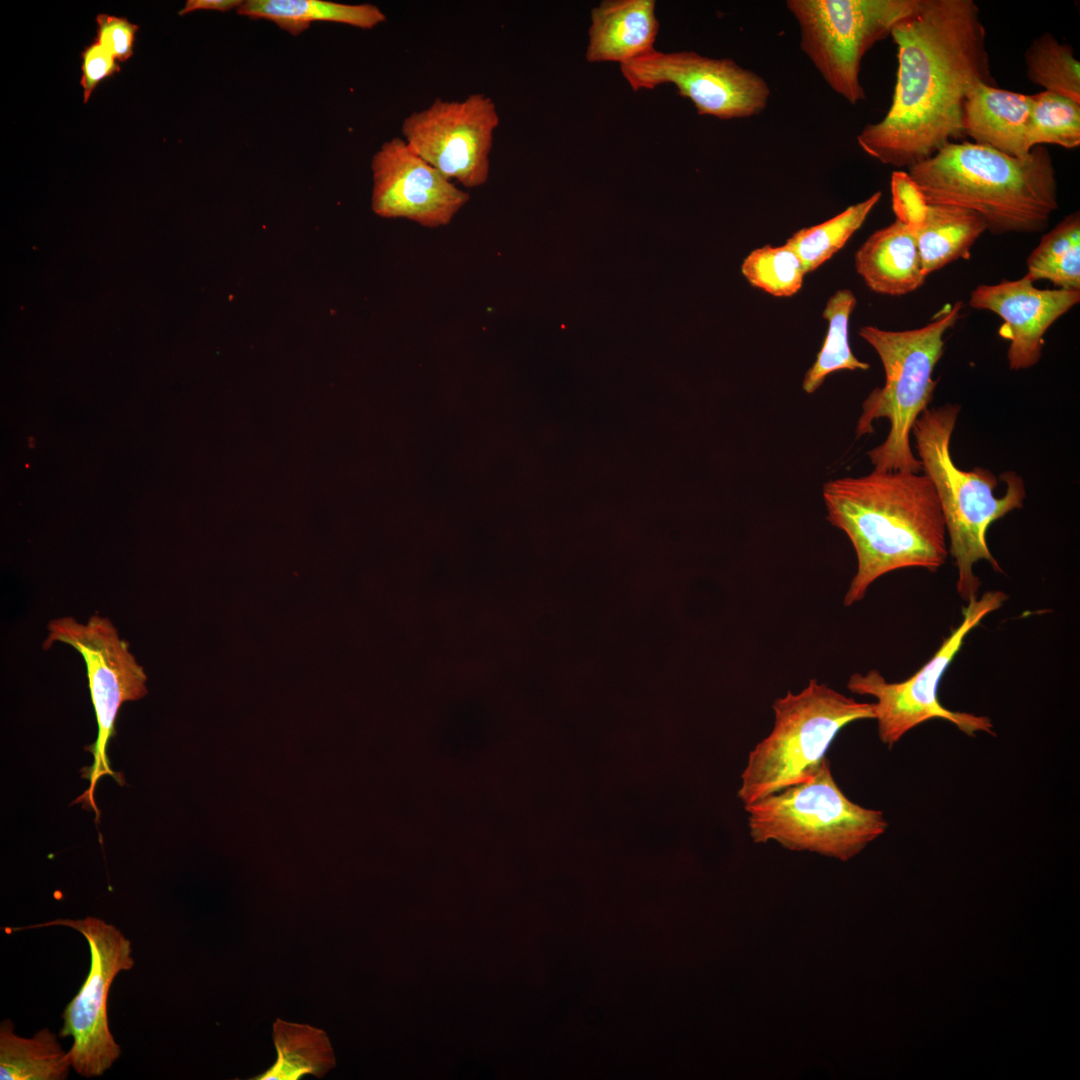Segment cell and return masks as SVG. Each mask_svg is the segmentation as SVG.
I'll use <instances>...</instances> for the list:
<instances>
[{"mask_svg":"<svg viewBox=\"0 0 1080 1080\" xmlns=\"http://www.w3.org/2000/svg\"><path fill=\"white\" fill-rule=\"evenodd\" d=\"M961 407L947 403L927 408L915 421V438L922 471L936 490L949 535V552L957 568L956 589L965 602L978 597L980 579L974 565L987 561L998 572L1002 569L986 540L989 526L1014 509L1022 508L1026 490L1022 478L1007 471L999 479L1007 484L1004 496L994 494L998 478L989 470L976 467L959 469L950 453V442Z\"/></svg>","mask_w":1080,"mask_h":1080,"instance_id":"cell-4","label":"cell"},{"mask_svg":"<svg viewBox=\"0 0 1080 1080\" xmlns=\"http://www.w3.org/2000/svg\"><path fill=\"white\" fill-rule=\"evenodd\" d=\"M29 445H30V447H34V446H35V442H34V439H33V438H30V439H29Z\"/></svg>","mask_w":1080,"mask_h":1080,"instance_id":"cell-33","label":"cell"},{"mask_svg":"<svg viewBox=\"0 0 1080 1080\" xmlns=\"http://www.w3.org/2000/svg\"><path fill=\"white\" fill-rule=\"evenodd\" d=\"M1024 60L1027 78L1033 84L1080 102V62L1070 44L1043 33L1030 43Z\"/></svg>","mask_w":1080,"mask_h":1080,"instance_id":"cell-26","label":"cell"},{"mask_svg":"<svg viewBox=\"0 0 1080 1080\" xmlns=\"http://www.w3.org/2000/svg\"><path fill=\"white\" fill-rule=\"evenodd\" d=\"M371 169V207L383 218H404L437 228L449 224L470 198L403 138L384 142L372 157Z\"/></svg>","mask_w":1080,"mask_h":1080,"instance_id":"cell-14","label":"cell"},{"mask_svg":"<svg viewBox=\"0 0 1080 1080\" xmlns=\"http://www.w3.org/2000/svg\"><path fill=\"white\" fill-rule=\"evenodd\" d=\"M855 268L874 292L900 296L926 280L914 233L895 220L871 234L855 254Z\"/></svg>","mask_w":1080,"mask_h":1080,"instance_id":"cell-18","label":"cell"},{"mask_svg":"<svg viewBox=\"0 0 1080 1080\" xmlns=\"http://www.w3.org/2000/svg\"><path fill=\"white\" fill-rule=\"evenodd\" d=\"M499 115L494 101L483 93L462 100L437 98L407 116L403 139L428 164L465 188L486 183L490 152Z\"/></svg>","mask_w":1080,"mask_h":1080,"instance_id":"cell-13","label":"cell"},{"mask_svg":"<svg viewBox=\"0 0 1080 1080\" xmlns=\"http://www.w3.org/2000/svg\"><path fill=\"white\" fill-rule=\"evenodd\" d=\"M47 629L44 649H49L55 642L66 643L81 654L86 665L98 734L96 741L85 747L93 754L92 766L84 770V777L90 784L76 803L81 802L83 807L92 809L98 822L100 811L94 800L98 780L108 775L120 785L124 783L122 777L112 771L107 755L109 741L116 734L119 709L123 703L139 700L147 694V676L130 652L128 642L119 637L108 618L92 615L83 624L65 616L50 621Z\"/></svg>","mask_w":1080,"mask_h":1080,"instance_id":"cell-10","label":"cell"},{"mask_svg":"<svg viewBox=\"0 0 1080 1080\" xmlns=\"http://www.w3.org/2000/svg\"><path fill=\"white\" fill-rule=\"evenodd\" d=\"M71 1061L57 1036L42 1028L32 1037L19 1036L11 1020L0 1024L1 1080H65Z\"/></svg>","mask_w":1080,"mask_h":1080,"instance_id":"cell-22","label":"cell"},{"mask_svg":"<svg viewBox=\"0 0 1080 1080\" xmlns=\"http://www.w3.org/2000/svg\"><path fill=\"white\" fill-rule=\"evenodd\" d=\"M237 13L250 19L271 21L293 36H298L314 22H334L372 29L386 21L385 14L374 4L323 0H245Z\"/></svg>","mask_w":1080,"mask_h":1080,"instance_id":"cell-20","label":"cell"},{"mask_svg":"<svg viewBox=\"0 0 1080 1080\" xmlns=\"http://www.w3.org/2000/svg\"><path fill=\"white\" fill-rule=\"evenodd\" d=\"M911 231L917 241L923 273L928 277L953 261L969 259L974 243L987 227L979 215L968 209L928 204L921 221Z\"/></svg>","mask_w":1080,"mask_h":1080,"instance_id":"cell-19","label":"cell"},{"mask_svg":"<svg viewBox=\"0 0 1080 1080\" xmlns=\"http://www.w3.org/2000/svg\"><path fill=\"white\" fill-rule=\"evenodd\" d=\"M916 0H788L800 48L827 85L848 103L866 98L860 80L865 54L891 35Z\"/></svg>","mask_w":1080,"mask_h":1080,"instance_id":"cell-8","label":"cell"},{"mask_svg":"<svg viewBox=\"0 0 1080 1080\" xmlns=\"http://www.w3.org/2000/svg\"><path fill=\"white\" fill-rule=\"evenodd\" d=\"M49 926H64L79 932L88 943L90 967L78 993L62 1014L60 1037H71L68 1051L72 1068L86 1078L102 1076L121 1054L108 1021V996L111 984L122 971L134 966L130 941L114 925L87 916L83 919H55L21 928L20 931Z\"/></svg>","mask_w":1080,"mask_h":1080,"instance_id":"cell-11","label":"cell"},{"mask_svg":"<svg viewBox=\"0 0 1080 1080\" xmlns=\"http://www.w3.org/2000/svg\"><path fill=\"white\" fill-rule=\"evenodd\" d=\"M963 303L946 306L920 328L889 331L876 326L860 327L858 334L879 355L885 383L873 389L862 404L856 435L873 432V421L886 418L890 430L885 441L867 455L874 470L885 472L922 471L921 462L910 445V433L917 418L933 399L938 379L934 368L944 350V335L960 317Z\"/></svg>","mask_w":1080,"mask_h":1080,"instance_id":"cell-5","label":"cell"},{"mask_svg":"<svg viewBox=\"0 0 1080 1080\" xmlns=\"http://www.w3.org/2000/svg\"><path fill=\"white\" fill-rule=\"evenodd\" d=\"M84 103H87L98 84L120 71L117 60L97 41L86 46L81 53Z\"/></svg>","mask_w":1080,"mask_h":1080,"instance_id":"cell-31","label":"cell"},{"mask_svg":"<svg viewBox=\"0 0 1080 1080\" xmlns=\"http://www.w3.org/2000/svg\"><path fill=\"white\" fill-rule=\"evenodd\" d=\"M741 271L752 286L776 297L795 295L806 274L801 259L787 244L753 250L744 259Z\"/></svg>","mask_w":1080,"mask_h":1080,"instance_id":"cell-28","label":"cell"},{"mask_svg":"<svg viewBox=\"0 0 1080 1080\" xmlns=\"http://www.w3.org/2000/svg\"><path fill=\"white\" fill-rule=\"evenodd\" d=\"M907 173L928 204L968 209L996 235L1043 231L1059 206L1053 159L1043 146L1017 158L974 142H951Z\"/></svg>","mask_w":1080,"mask_h":1080,"instance_id":"cell-3","label":"cell"},{"mask_svg":"<svg viewBox=\"0 0 1080 1080\" xmlns=\"http://www.w3.org/2000/svg\"><path fill=\"white\" fill-rule=\"evenodd\" d=\"M96 24L95 41L117 61H126L133 55L138 25L129 22L126 18L108 14L97 15Z\"/></svg>","mask_w":1080,"mask_h":1080,"instance_id":"cell-30","label":"cell"},{"mask_svg":"<svg viewBox=\"0 0 1080 1080\" xmlns=\"http://www.w3.org/2000/svg\"><path fill=\"white\" fill-rule=\"evenodd\" d=\"M1023 276L997 284L978 285L971 307L997 314L1004 324L999 334L1009 340L1007 358L1012 370L1028 369L1041 358L1049 327L1080 302V291L1039 289Z\"/></svg>","mask_w":1080,"mask_h":1080,"instance_id":"cell-15","label":"cell"},{"mask_svg":"<svg viewBox=\"0 0 1080 1080\" xmlns=\"http://www.w3.org/2000/svg\"><path fill=\"white\" fill-rule=\"evenodd\" d=\"M772 709L774 726L750 751L741 775L738 796L745 805L811 780L845 726L875 718L873 703L858 702L817 679L775 699Z\"/></svg>","mask_w":1080,"mask_h":1080,"instance_id":"cell-6","label":"cell"},{"mask_svg":"<svg viewBox=\"0 0 1080 1080\" xmlns=\"http://www.w3.org/2000/svg\"><path fill=\"white\" fill-rule=\"evenodd\" d=\"M1007 599L1002 591H987L973 598L963 608L957 628L944 639L938 650L916 673L901 682H888L878 670L853 673L847 682L850 692L876 699L874 714L880 741L892 748L906 733L931 719L954 724L968 736L978 732L994 734L989 717L952 711L939 701V684L966 636Z\"/></svg>","mask_w":1080,"mask_h":1080,"instance_id":"cell-9","label":"cell"},{"mask_svg":"<svg viewBox=\"0 0 1080 1080\" xmlns=\"http://www.w3.org/2000/svg\"><path fill=\"white\" fill-rule=\"evenodd\" d=\"M856 304L857 299L849 289H840L827 300L823 317L828 321V331L815 362L803 378L802 389L806 393H814L833 372L869 369V364L857 359L849 345V320Z\"/></svg>","mask_w":1080,"mask_h":1080,"instance_id":"cell-24","label":"cell"},{"mask_svg":"<svg viewBox=\"0 0 1080 1080\" xmlns=\"http://www.w3.org/2000/svg\"><path fill=\"white\" fill-rule=\"evenodd\" d=\"M620 70L635 91L672 84L699 115L724 120L759 115L771 95L765 79L752 70L732 59L710 58L694 51L653 49L621 64Z\"/></svg>","mask_w":1080,"mask_h":1080,"instance_id":"cell-12","label":"cell"},{"mask_svg":"<svg viewBox=\"0 0 1080 1080\" xmlns=\"http://www.w3.org/2000/svg\"><path fill=\"white\" fill-rule=\"evenodd\" d=\"M891 194L896 219L913 229L928 206L921 190L907 172L895 171L891 176Z\"/></svg>","mask_w":1080,"mask_h":1080,"instance_id":"cell-29","label":"cell"},{"mask_svg":"<svg viewBox=\"0 0 1080 1080\" xmlns=\"http://www.w3.org/2000/svg\"><path fill=\"white\" fill-rule=\"evenodd\" d=\"M654 0H604L591 10L588 62L636 59L654 48L659 31Z\"/></svg>","mask_w":1080,"mask_h":1080,"instance_id":"cell-16","label":"cell"},{"mask_svg":"<svg viewBox=\"0 0 1080 1080\" xmlns=\"http://www.w3.org/2000/svg\"><path fill=\"white\" fill-rule=\"evenodd\" d=\"M1027 273L1031 282L1048 280L1058 289L1080 291V214L1075 211L1063 218L1028 256Z\"/></svg>","mask_w":1080,"mask_h":1080,"instance_id":"cell-23","label":"cell"},{"mask_svg":"<svg viewBox=\"0 0 1080 1080\" xmlns=\"http://www.w3.org/2000/svg\"><path fill=\"white\" fill-rule=\"evenodd\" d=\"M1031 102V95L980 83L964 104V134L974 143L1024 158L1030 153L1026 139Z\"/></svg>","mask_w":1080,"mask_h":1080,"instance_id":"cell-17","label":"cell"},{"mask_svg":"<svg viewBox=\"0 0 1080 1080\" xmlns=\"http://www.w3.org/2000/svg\"><path fill=\"white\" fill-rule=\"evenodd\" d=\"M1027 147L1055 144L1065 149L1080 146V102L1042 91L1031 95Z\"/></svg>","mask_w":1080,"mask_h":1080,"instance_id":"cell-27","label":"cell"},{"mask_svg":"<svg viewBox=\"0 0 1080 1080\" xmlns=\"http://www.w3.org/2000/svg\"><path fill=\"white\" fill-rule=\"evenodd\" d=\"M272 1038L277 1058L252 1080H299L309 1075L322 1078L335 1066L330 1040L320 1028L278 1018L273 1023Z\"/></svg>","mask_w":1080,"mask_h":1080,"instance_id":"cell-21","label":"cell"},{"mask_svg":"<svg viewBox=\"0 0 1080 1080\" xmlns=\"http://www.w3.org/2000/svg\"><path fill=\"white\" fill-rule=\"evenodd\" d=\"M243 0H188L179 11V15H185L198 10H213L227 12L238 9Z\"/></svg>","mask_w":1080,"mask_h":1080,"instance_id":"cell-32","label":"cell"},{"mask_svg":"<svg viewBox=\"0 0 1080 1080\" xmlns=\"http://www.w3.org/2000/svg\"><path fill=\"white\" fill-rule=\"evenodd\" d=\"M890 36L898 59L892 102L882 120L861 130L857 143L884 165L910 168L965 136L969 93L995 80L973 0H916Z\"/></svg>","mask_w":1080,"mask_h":1080,"instance_id":"cell-1","label":"cell"},{"mask_svg":"<svg viewBox=\"0 0 1080 1080\" xmlns=\"http://www.w3.org/2000/svg\"><path fill=\"white\" fill-rule=\"evenodd\" d=\"M745 810L755 843L776 841L790 850L843 861L860 853L888 828L882 811L847 798L827 758L811 780L745 805Z\"/></svg>","mask_w":1080,"mask_h":1080,"instance_id":"cell-7","label":"cell"},{"mask_svg":"<svg viewBox=\"0 0 1080 1080\" xmlns=\"http://www.w3.org/2000/svg\"><path fill=\"white\" fill-rule=\"evenodd\" d=\"M880 198L881 192L877 191L823 223L796 231L785 244L797 253L806 273L812 272L845 246Z\"/></svg>","mask_w":1080,"mask_h":1080,"instance_id":"cell-25","label":"cell"},{"mask_svg":"<svg viewBox=\"0 0 1080 1080\" xmlns=\"http://www.w3.org/2000/svg\"><path fill=\"white\" fill-rule=\"evenodd\" d=\"M822 494L828 521L847 535L857 557L844 606L863 600L889 572L911 567L934 572L945 563L944 517L926 474L873 470L830 480Z\"/></svg>","mask_w":1080,"mask_h":1080,"instance_id":"cell-2","label":"cell"}]
</instances>
